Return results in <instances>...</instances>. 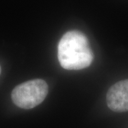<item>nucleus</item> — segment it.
<instances>
[{"instance_id": "nucleus-1", "label": "nucleus", "mask_w": 128, "mask_h": 128, "mask_svg": "<svg viewBox=\"0 0 128 128\" xmlns=\"http://www.w3.org/2000/svg\"><path fill=\"white\" fill-rule=\"evenodd\" d=\"M58 58L62 68L80 70L88 67L93 60V54L86 35L78 31L66 32L58 46Z\"/></svg>"}, {"instance_id": "nucleus-4", "label": "nucleus", "mask_w": 128, "mask_h": 128, "mask_svg": "<svg viewBox=\"0 0 128 128\" xmlns=\"http://www.w3.org/2000/svg\"><path fill=\"white\" fill-rule=\"evenodd\" d=\"M0 74H1V66H0Z\"/></svg>"}, {"instance_id": "nucleus-3", "label": "nucleus", "mask_w": 128, "mask_h": 128, "mask_svg": "<svg viewBox=\"0 0 128 128\" xmlns=\"http://www.w3.org/2000/svg\"><path fill=\"white\" fill-rule=\"evenodd\" d=\"M106 100L108 108L114 112L128 111V79L111 86L107 93Z\"/></svg>"}, {"instance_id": "nucleus-2", "label": "nucleus", "mask_w": 128, "mask_h": 128, "mask_svg": "<svg viewBox=\"0 0 128 128\" xmlns=\"http://www.w3.org/2000/svg\"><path fill=\"white\" fill-rule=\"evenodd\" d=\"M48 92V85L42 79H34L18 85L12 92L15 105L23 109H32L41 104Z\"/></svg>"}]
</instances>
